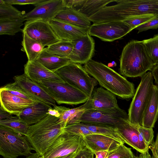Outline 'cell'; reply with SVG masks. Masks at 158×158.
Here are the masks:
<instances>
[{"mask_svg":"<svg viewBox=\"0 0 158 158\" xmlns=\"http://www.w3.org/2000/svg\"><path fill=\"white\" fill-rule=\"evenodd\" d=\"M102 87L120 98L129 100L135 92L134 84L108 66L91 59L83 66Z\"/></svg>","mask_w":158,"mask_h":158,"instance_id":"1","label":"cell"},{"mask_svg":"<svg viewBox=\"0 0 158 158\" xmlns=\"http://www.w3.org/2000/svg\"><path fill=\"white\" fill-rule=\"evenodd\" d=\"M155 64L148 56L142 41L132 40L124 47L120 59V72L127 77H141Z\"/></svg>","mask_w":158,"mask_h":158,"instance_id":"2","label":"cell"},{"mask_svg":"<svg viewBox=\"0 0 158 158\" xmlns=\"http://www.w3.org/2000/svg\"><path fill=\"white\" fill-rule=\"evenodd\" d=\"M60 116L48 113L38 123L29 126L25 136L33 150L43 156L56 138L64 131Z\"/></svg>","mask_w":158,"mask_h":158,"instance_id":"3","label":"cell"},{"mask_svg":"<svg viewBox=\"0 0 158 158\" xmlns=\"http://www.w3.org/2000/svg\"><path fill=\"white\" fill-rule=\"evenodd\" d=\"M32 148L25 136L0 125V155L3 158L27 156Z\"/></svg>","mask_w":158,"mask_h":158,"instance_id":"4","label":"cell"},{"mask_svg":"<svg viewBox=\"0 0 158 158\" xmlns=\"http://www.w3.org/2000/svg\"><path fill=\"white\" fill-rule=\"evenodd\" d=\"M62 79L92 98L94 89L98 81L87 73L80 64L71 62L55 72Z\"/></svg>","mask_w":158,"mask_h":158,"instance_id":"5","label":"cell"},{"mask_svg":"<svg viewBox=\"0 0 158 158\" xmlns=\"http://www.w3.org/2000/svg\"><path fill=\"white\" fill-rule=\"evenodd\" d=\"M141 78L128 114L130 123L138 127H142L143 112L154 85L153 77L151 71L147 72Z\"/></svg>","mask_w":158,"mask_h":158,"instance_id":"6","label":"cell"},{"mask_svg":"<svg viewBox=\"0 0 158 158\" xmlns=\"http://www.w3.org/2000/svg\"><path fill=\"white\" fill-rule=\"evenodd\" d=\"M38 83L59 105H77L85 103L89 99L84 93L66 82L42 80Z\"/></svg>","mask_w":158,"mask_h":158,"instance_id":"7","label":"cell"},{"mask_svg":"<svg viewBox=\"0 0 158 158\" xmlns=\"http://www.w3.org/2000/svg\"><path fill=\"white\" fill-rule=\"evenodd\" d=\"M128 120L127 113L118 106L108 109L87 110L81 115L78 123L117 128Z\"/></svg>","mask_w":158,"mask_h":158,"instance_id":"8","label":"cell"},{"mask_svg":"<svg viewBox=\"0 0 158 158\" xmlns=\"http://www.w3.org/2000/svg\"><path fill=\"white\" fill-rule=\"evenodd\" d=\"M86 147L82 137L64 131L41 157L61 158L73 153L78 152Z\"/></svg>","mask_w":158,"mask_h":158,"instance_id":"9","label":"cell"},{"mask_svg":"<svg viewBox=\"0 0 158 158\" xmlns=\"http://www.w3.org/2000/svg\"><path fill=\"white\" fill-rule=\"evenodd\" d=\"M131 31L125 23L119 21L93 24L88 29V33L103 41L112 42L122 38Z\"/></svg>","mask_w":158,"mask_h":158,"instance_id":"10","label":"cell"},{"mask_svg":"<svg viewBox=\"0 0 158 158\" xmlns=\"http://www.w3.org/2000/svg\"><path fill=\"white\" fill-rule=\"evenodd\" d=\"M22 32L44 47L49 46L61 40L49 23L40 19L27 21Z\"/></svg>","mask_w":158,"mask_h":158,"instance_id":"11","label":"cell"},{"mask_svg":"<svg viewBox=\"0 0 158 158\" xmlns=\"http://www.w3.org/2000/svg\"><path fill=\"white\" fill-rule=\"evenodd\" d=\"M34 5V9L24 14L26 21L40 19L48 23L65 7L63 0H45Z\"/></svg>","mask_w":158,"mask_h":158,"instance_id":"12","label":"cell"},{"mask_svg":"<svg viewBox=\"0 0 158 158\" xmlns=\"http://www.w3.org/2000/svg\"><path fill=\"white\" fill-rule=\"evenodd\" d=\"M15 82L33 99L39 101L53 108L56 102L46 90L39 84L31 80L24 73L13 78Z\"/></svg>","mask_w":158,"mask_h":158,"instance_id":"13","label":"cell"},{"mask_svg":"<svg viewBox=\"0 0 158 158\" xmlns=\"http://www.w3.org/2000/svg\"><path fill=\"white\" fill-rule=\"evenodd\" d=\"M72 42L73 49L67 57L71 62L85 64L92 59L94 52L95 42L88 33Z\"/></svg>","mask_w":158,"mask_h":158,"instance_id":"14","label":"cell"},{"mask_svg":"<svg viewBox=\"0 0 158 158\" xmlns=\"http://www.w3.org/2000/svg\"><path fill=\"white\" fill-rule=\"evenodd\" d=\"M139 127L131 123L128 120L117 127L118 134L124 143L140 153L149 150L138 130Z\"/></svg>","mask_w":158,"mask_h":158,"instance_id":"15","label":"cell"},{"mask_svg":"<svg viewBox=\"0 0 158 158\" xmlns=\"http://www.w3.org/2000/svg\"><path fill=\"white\" fill-rule=\"evenodd\" d=\"M0 100L1 109L17 116L25 108L40 102L35 99L21 98L1 89Z\"/></svg>","mask_w":158,"mask_h":158,"instance_id":"16","label":"cell"},{"mask_svg":"<svg viewBox=\"0 0 158 158\" xmlns=\"http://www.w3.org/2000/svg\"><path fill=\"white\" fill-rule=\"evenodd\" d=\"M60 40L73 42L88 33V29L75 25L54 18L48 22Z\"/></svg>","mask_w":158,"mask_h":158,"instance_id":"17","label":"cell"},{"mask_svg":"<svg viewBox=\"0 0 158 158\" xmlns=\"http://www.w3.org/2000/svg\"><path fill=\"white\" fill-rule=\"evenodd\" d=\"M24 73L37 83L42 80L65 82L55 72L51 71L36 60L27 62L24 65Z\"/></svg>","mask_w":158,"mask_h":158,"instance_id":"18","label":"cell"},{"mask_svg":"<svg viewBox=\"0 0 158 158\" xmlns=\"http://www.w3.org/2000/svg\"><path fill=\"white\" fill-rule=\"evenodd\" d=\"M158 118V87L154 85L143 112L142 127L153 128Z\"/></svg>","mask_w":158,"mask_h":158,"instance_id":"19","label":"cell"},{"mask_svg":"<svg viewBox=\"0 0 158 158\" xmlns=\"http://www.w3.org/2000/svg\"><path fill=\"white\" fill-rule=\"evenodd\" d=\"M87 148L94 153L98 151H110L123 144L109 137L94 134L83 138Z\"/></svg>","mask_w":158,"mask_h":158,"instance_id":"20","label":"cell"},{"mask_svg":"<svg viewBox=\"0 0 158 158\" xmlns=\"http://www.w3.org/2000/svg\"><path fill=\"white\" fill-rule=\"evenodd\" d=\"M51 107L40 102L23 109L18 116L19 120L28 126L35 124L45 118Z\"/></svg>","mask_w":158,"mask_h":158,"instance_id":"21","label":"cell"},{"mask_svg":"<svg viewBox=\"0 0 158 158\" xmlns=\"http://www.w3.org/2000/svg\"><path fill=\"white\" fill-rule=\"evenodd\" d=\"M91 99H89L83 105L75 108L70 109L58 106L54 107L60 114V122L63 129L68 125L78 123L84 113L91 110Z\"/></svg>","mask_w":158,"mask_h":158,"instance_id":"22","label":"cell"},{"mask_svg":"<svg viewBox=\"0 0 158 158\" xmlns=\"http://www.w3.org/2000/svg\"><path fill=\"white\" fill-rule=\"evenodd\" d=\"M118 107L114 94L102 87L95 89L91 99V110H105Z\"/></svg>","mask_w":158,"mask_h":158,"instance_id":"23","label":"cell"},{"mask_svg":"<svg viewBox=\"0 0 158 158\" xmlns=\"http://www.w3.org/2000/svg\"><path fill=\"white\" fill-rule=\"evenodd\" d=\"M55 18L87 29L91 25L89 18L79 11L70 7H65Z\"/></svg>","mask_w":158,"mask_h":158,"instance_id":"24","label":"cell"},{"mask_svg":"<svg viewBox=\"0 0 158 158\" xmlns=\"http://www.w3.org/2000/svg\"><path fill=\"white\" fill-rule=\"evenodd\" d=\"M47 69L55 72L71 63L67 57H62L47 52L45 48L36 59Z\"/></svg>","mask_w":158,"mask_h":158,"instance_id":"25","label":"cell"},{"mask_svg":"<svg viewBox=\"0 0 158 158\" xmlns=\"http://www.w3.org/2000/svg\"><path fill=\"white\" fill-rule=\"evenodd\" d=\"M23 40L21 50L24 52L27 57L28 61L36 60L45 48L41 43L32 39L25 33H23Z\"/></svg>","mask_w":158,"mask_h":158,"instance_id":"26","label":"cell"},{"mask_svg":"<svg viewBox=\"0 0 158 158\" xmlns=\"http://www.w3.org/2000/svg\"><path fill=\"white\" fill-rule=\"evenodd\" d=\"M26 20L23 16L16 19L0 21V35H13L17 32H22L21 27Z\"/></svg>","mask_w":158,"mask_h":158,"instance_id":"27","label":"cell"},{"mask_svg":"<svg viewBox=\"0 0 158 158\" xmlns=\"http://www.w3.org/2000/svg\"><path fill=\"white\" fill-rule=\"evenodd\" d=\"M115 1L116 0H85L78 11L89 18L109 3Z\"/></svg>","mask_w":158,"mask_h":158,"instance_id":"28","label":"cell"},{"mask_svg":"<svg viewBox=\"0 0 158 158\" xmlns=\"http://www.w3.org/2000/svg\"><path fill=\"white\" fill-rule=\"evenodd\" d=\"M81 123L94 134H101L109 137L122 143L124 144L118 134L117 128L97 124Z\"/></svg>","mask_w":158,"mask_h":158,"instance_id":"29","label":"cell"},{"mask_svg":"<svg viewBox=\"0 0 158 158\" xmlns=\"http://www.w3.org/2000/svg\"><path fill=\"white\" fill-rule=\"evenodd\" d=\"M73 48V42L61 40L45 48L48 52L62 57H68Z\"/></svg>","mask_w":158,"mask_h":158,"instance_id":"30","label":"cell"},{"mask_svg":"<svg viewBox=\"0 0 158 158\" xmlns=\"http://www.w3.org/2000/svg\"><path fill=\"white\" fill-rule=\"evenodd\" d=\"M0 125L12 130L25 136L27 135L29 126L21 122L17 116L0 120Z\"/></svg>","mask_w":158,"mask_h":158,"instance_id":"31","label":"cell"},{"mask_svg":"<svg viewBox=\"0 0 158 158\" xmlns=\"http://www.w3.org/2000/svg\"><path fill=\"white\" fill-rule=\"evenodd\" d=\"M24 14L12 6L0 0V21L13 19L23 17Z\"/></svg>","mask_w":158,"mask_h":158,"instance_id":"32","label":"cell"},{"mask_svg":"<svg viewBox=\"0 0 158 158\" xmlns=\"http://www.w3.org/2000/svg\"><path fill=\"white\" fill-rule=\"evenodd\" d=\"M146 52L155 65L158 64V34L142 40Z\"/></svg>","mask_w":158,"mask_h":158,"instance_id":"33","label":"cell"},{"mask_svg":"<svg viewBox=\"0 0 158 158\" xmlns=\"http://www.w3.org/2000/svg\"><path fill=\"white\" fill-rule=\"evenodd\" d=\"M157 17L158 16L151 14L138 15L131 17L122 21L127 25L132 31L138 26Z\"/></svg>","mask_w":158,"mask_h":158,"instance_id":"34","label":"cell"},{"mask_svg":"<svg viewBox=\"0 0 158 158\" xmlns=\"http://www.w3.org/2000/svg\"><path fill=\"white\" fill-rule=\"evenodd\" d=\"M109 152L107 158H134L135 156L131 148L127 147L124 144H121Z\"/></svg>","mask_w":158,"mask_h":158,"instance_id":"35","label":"cell"},{"mask_svg":"<svg viewBox=\"0 0 158 158\" xmlns=\"http://www.w3.org/2000/svg\"><path fill=\"white\" fill-rule=\"evenodd\" d=\"M63 130L65 131L73 133L83 138L86 136L94 134L81 123L68 125L63 129Z\"/></svg>","mask_w":158,"mask_h":158,"instance_id":"36","label":"cell"},{"mask_svg":"<svg viewBox=\"0 0 158 158\" xmlns=\"http://www.w3.org/2000/svg\"><path fill=\"white\" fill-rule=\"evenodd\" d=\"M1 89L7 91L10 93L27 99H33L25 92L15 82L9 83L1 87Z\"/></svg>","mask_w":158,"mask_h":158,"instance_id":"37","label":"cell"},{"mask_svg":"<svg viewBox=\"0 0 158 158\" xmlns=\"http://www.w3.org/2000/svg\"><path fill=\"white\" fill-rule=\"evenodd\" d=\"M138 130L144 141L149 147L154 142V131L153 128H147L139 127Z\"/></svg>","mask_w":158,"mask_h":158,"instance_id":"38","label":"cell"},{"mask_svg":"<svg viewBox=\"0 0 158 158\" xmlns=\"http://www.w3.org/2000/svg\"><path fill=\"white\" fill-rule=\"evenodd\" d=\"M158 28V17L149 22L138 26L135 29L138 30V33L145 31L149 29H154Z\"/></svg>","mask_w":158,"mask_h":158,"instance_id":"39","label":"cell"},{"mask_svg":"<svg viewBox=\"0 0 158 158\" xmlns=\"http://www.w3.org/2000/svg\"><path fill=\"white\" fill-rule=\"evenodd\" d=\"M85 0H63L65 7L73 8L79 10Z\"/></svg>","mask_w":158,"mask_h":158,"instance_id":"40","label":"cell"},{"mask_svg":"<svg viewBox=\"0 0 158 158\" xmlns=\"http://www.w3.org/2000/svg\"><path fill=\"white\" fill-rule=\"evenodd\" d=\"M45 0H4L7 3L13 5H24L27 4H34L41 3Z\"/></svg>","mask_w":158,"mask_h":158,"instance_id":"41","label":"cell"},{"mask_svg":"<svg viewBox=\"0 0 158 158\" xmlns=\"http://www.w3.org/2000/svg\"><path fill=\"white\" fill-rule=\"evenodd\" d=\"M94 153L86 147L80 151L73 158H94Z\"/></svg>","mask_w":158,"mask_h":158,"instance_id":"42","label":"cell"},{"mask_svg":"<svg viewBox=\"0 0 158 158\" xmlns=\"http://www.w3.org/2000/svg\"><path fill=\"white\" fill-rule=\"evenodd\" d=\"M151 71L155 80V83L158 87V64L155 65Z\"/></svg>","mask_w":158,"mask_h":158,"instance_id":"43","label":"cell"},{"mask_svg":"<svg viewBox=\"0 0 158 158\" xmlns=\"http://www.w3.org/2000/svg\"><path fill=\"white\" fill-rule=\"evenodd\" d=\"M109 154V152L107 151H98L94 153L95 158H107Z\"/></svg>","mask_w":158,"mask_h":158,"instance_id":"44","label":"cell"},{"mask_svg":"<svg viewBox=\"0 0 158 158\" xmlns=\"http://www.w3.org/2000/svg\"><path fill=\"white\" fill-rule=\"evenodd\" d=\"M0 120L8 118L13 116L11 114L8 113L0 109Z\"/></svg>","mask_w":158,"mask_h":158,"instance_id":"45","label":"cell"},{"mask_svg":"<svg viewBox=\"0 0 158 158\" xmlns=\"http://www.w3.org/2000/svg\"><path fill=\"white\" fill-rule=\"evenodd\" d=\"M139 157L140 158H152L149 152V150H148L143 153H141Z\"/></svg>","mask_w":158,"mask_h":158,"instance_id":"46","label":"cell"},{"mask_svg":"<svg viewBox=\"0 0 158 158\" xmlns=\"http://www.w3.org/2000/svg\"><path fill=\"white\" fill-rule=\"evenodd\" d=\"M40 156V155L37 153L36 152L32 153L29 156H26L25 158H39Z\"/></svg>","mask_w":158,"mask_h":158,"instance_id":"47","label":"cell"},{"mask_svg":"<svg viewBox=\"0 0 158 158\" xmlns=\"http://www.w3.org/2000/svg\"><path fill=\"white\" fill-rule=\"evenodd\" d=\"M79 152L77 153H73L61 158H73L77 155L78 153Z\"/></svg>","mask_w":158,"mask_h":158,"instance_id":"48","label":"cell"},{"mask_svg":"<svg viewBox=\"0 0 158 158\" xmlns=\"http://www.w3.org/2000/svg\"><path fill=\"white\" fill-rule=\"evenodd\" d=\"M152 158H158V151L156 150H154L152 152Z\"/></svg>","mask_w":158,"mask_h":158,"instance_id":"49","label":"cell"},{"mask_svg":"<svg viewBox=\"0 0 158 158\" xmlns=\"http://www.w3.org/2000/svg\"><path fill=\"white\" fill-rule=\"evenodd\" d=\"M109 64H111L112 66H113V65H114V66H115L116 65V63L114 61H113L111 63H110Z\"/></svg>","mask_w":158,"mask_h":158,"instance_id":"50","label":"cell"},{"mask_svg":"<svg viewBox=\"0 0 158 158\" xmlns=\"http://www.w3.org/2000/svg\"><path fill=\"white\" fill-rule=\"evenodd\" d=\"M156 142L157 143V144L158 146V133H157V135H156Z\"/></svg>","mask_w":158,"mask_h":158,"instance_id":"51","label":"cell"},{"mask_svg":"<svg viewBox=\"0 0 158 158\" xmlns=\"http://www.w3.org/2000/svg\"><path fill=\"white\" fill-rule=\"evenodd\" d=\"M134 158H140L139 156H135Z\"/></svg>","mask_w":158,"mask_h":158,"instance_id":"52","label":"cell"},{"mask_svg":"<svg viewBox=\"0 0 158 158\" xmlns=\"http://www.w3.org/2000/svg\"><path fill=\"white\" fill-rule=\"evenodd\" d=\"M39 158H42L41 156H40Z\"/></svg>","mask_w":158,"mask_h":158,"instance_id":"53","label":"cell"}]
</instances>
